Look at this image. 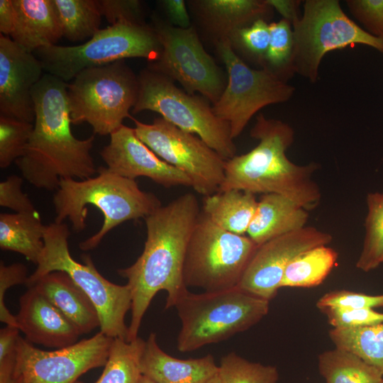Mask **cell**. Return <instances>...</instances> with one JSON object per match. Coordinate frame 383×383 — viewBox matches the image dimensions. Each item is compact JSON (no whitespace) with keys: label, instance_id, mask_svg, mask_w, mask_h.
I'll return each mask as SVG.
<instances>
[{"label":"cell","instance_id":"34","mask_svg":"<svg viewBox=\"0 0 383 383\" xmlns=\"http://www.w3.org/2000/svg\"><path fill=\"white\" fill-rule=\"evenodd\" d=\"M33 124L0 115V167L5 169L23 155Z\"/></svg>","mask_w":383,"mask_h":383},{"label":"cell","instance_id":"36","mask_svg":"<svg viewBox=\"0 0 383 383\" xmlns=\"http://www.w3.org/2000/svg\"><path fill=\"white\" fill-rule=\"evenodd\" d=\"M319 309L333 328H357L383 322V313L373 309L328 306Z\"/></svg>","mask_w":383,"mask_h":383},{"label":"cell","instance_id":"35","mask_svg":"<svg viewBox=\"0 0 383 383\" xmlns=\"http://www.w3.org/2000/svg\"><path fill=\"white\" fill-rule=\"evenodd\" d=\"M270 31L269 47L263 61L268 65L266 69L282 77V71L287 70V72H291L290 65L294 48L292 23L282 18L278 22L270 23Z\"/></svg>","mask_w":383,"mask_h":383},{"label":"cell","instance_id":"19","mask_svg":"<svg viewBox=\"0 0 383 383\" xmlns=\"http://www.w3.org/2000/svg\"><path fill=\"white\" fill-rule=\"evenodd\" d=\"M28 288L20 298L16 316L18 328L26 340L58 349L77 343L81 334L75 326L33 287Z\"/></svg>","mask_w":383,"mask_h":383},{"label":"cell","instance_id":"11","mask_svg":"<svg viewBox=\"0 0 383 383\" xmlns=\"http://www.w3.org/2000/svg\"><path fill=\"white\" fill-rule=\"evenodd\" d=\"M138 84L134 113L157 112L177 128L199 137L225 160L236 155L228 124L204 100L184 91L172 79L150 69L141 72Z\"/></svg>","mask_w":383,"mask_h":383},{"label":"cell","instance_id":"25","mask_svg":"<svg viewBox=\"0 0 383 383\" xmlns=\"http://www.w3.org/2000/svg\"><path fill=\"white\" fill-rule=\"evenodd\" d=\"M257 205L254 194L228 189L204 196L202 212L221 228L243 235L255 215Z\"/></svg>","mask_w":383,"mask_h":383},{"label":"cell","instance_id":"14","mask_svg":"<svg viewBox=\"0 0 383 383\" xmlns=\"http://www.w3.org/2000/svg\"><path fill=\"white\" fill-rule=\"evenodd\" d=\"M152 28L162 50L150 70L178 81L188 94L199 92L216 103L226 87L223 77L194 28H179L156 18Z\"/></svg>","mask_w":383,"mask_h":383},{"label":"cell","instance_id":"38","mask_svg":"<svg viewBox=\"0 0 383 383\" xmlns=\"http://www.w3.org/2000/svg\"><path fill=\"white\" fill-rule=\"evenodd\" d=\"M346 4L365 30L383 38V0H347Z\"/></svg>","mask_w":383,"mask_h":383},{"label":"cell","instance_id":"29","mask_svg":"<svg viewBox=\"0 0 383 383\" xmlns=\"http://www.w3.org/2000/svg\"><path fill=\"white\" fill-rule=\"evenodd\" d=\"M62 35L72 42L92 38L99 30L101 11L99 0H52Z\"/></svg>","mask_w":383,"mask_h":383},{"label":"cell","instance_id":"26","mask_svg":"<svg viewBox=\"0 0 383 383\" xmlns=\"http://www.w3.org/2000/svg\"><path fill=\"white\" fill-rule=\"evenodd\" d=\"M45 226L38 211L0 214V248L37 265L44 248Z\"/></svg>","mask_w":383,"mask_h":383},{"label":"cell","instance_id":"41","mask_svg":"<svg viewBox=\"0 0 383 383\" xmlns=\"http://www.w3.org/2000/svg\"><path fill=\"white\" fill-rule=\"evenodd\" d=\"M26 267L21 263L6 265L0 263V321L18 328L16 316L10 313L4 303L6 291L12 286L25 284L28 279Z\"/></svg>","mask_w":383,"mask_h":383},{"label":"cell","instance_id":"39","mask_svg":"<svg viewBox=\"0 0 383 383\" xmlns=\"http://www.w3.org/2000/svg\"><path fill=\"white\" fill-rule=\"evenodd\" d=\"M316 306L318 309L337 306L374 309L383 307V294L370 295L346 290L333 291L322 296Z\"/></svg>","mask_w":383,"mask_h":383},{"label":"cell","instance_id":"20","mask_svg":"<svg viewBox=\"0 0 383 383\" xmlns=\"http://www.w3.org/2000/svg\"><path fill=\"white\" fill-rule=\"evenodd\" d=\"M140 372L157 383H208L218 374V365L212 355L182 360L167 354L151 333L142 351Z\"/></svg>","mask_w":383,"mask_h":383},{"label":"cell","instance_id":"12","mask_svg":"<svg viewBox=\"0 0 383 383\" xmlns=\"http://www.w3.org/2000/svg\"><path fill=\"white\" fill-rule=\"evenodd\" d=\"M216 48L226 67L228 82L212 109L228 124L233 140L259 110L289 101L295 88L266 68L249 67L235 54L228 39L218 40Z\"/></svg>","mask_w":383,"mask_h":383},{"label":"cell","instance_id":"31","mask_svg":"<svg viewBox=\"0 0 383 383\" xmlns=\"http://www.w3.org/2000/svg\"><path fill=\"white\" fill-rule=\"evenodd\" d=\"M144 344L139 336L132 341L113 338L103 372L94 383H138Z\"/></svg>","mask_w":383,"mask_h":383},{"label":"cell","instance_id":"32","mask_svg":"<svg viewBox=\"0 0 383 383\" xmlns=\"http://www.w3.org/2000/svg\"><path fill=\"white\" fill-rule=\"evenodd\" d=\"M366 202L365 235L356 267L367 272L381 264L383 255V193H369Z\"/></svg>","mask_w":383,"mask_h":383},{"label":"cell","instance_id":"49","mask_svg":"<svg viewBox=\"0 0 383 383\" xmlns=\"http://www.w3.org/2000/svg\"><path fill=\"white\" fill-rule=\"evenodd\" d=\"M382 262H383V255H382V256L381 257V263H382Z\"/></svg>","mask_w":383,"mask_h":383},{"label":"cell","instance_id":"24","mask_svg":"<svg viewBox=\"0 0 383 383\" xmlns=\"http://www.w3.org/2000/svg\"><path fill=\"white\" fill-rule=\"evenodd\" d=\"M308 211L291 199L277 194H263L248 229L257 245L306 226Z\"/></svg>","mask_w":383,"mask_h":383},{"label":"cell","instance_id":"33","mask_svg":"<svg viewBox=\"0 0 383 383\" xmlns=\"http://www.w3.org/2000/svg\"><path fill=\"white\" fill-rule=\"evenodd\" d=\"M221 383H277L276 367L250 362L234 352L224 355L218 365Z\"/></svg>","mask_w":383,"mask_h":383},{"label":"cell","instance_id":"5","mask_svg":"<svg viewBox=\"0 0 383 383\" xmlns=\"http://www.w3.org/2000/svg\"><path fill=\"white\" fill-rule=\"evenodd\" d=\"M69 235L68 226L64 222L45 226L44 248L26 286L30 287L50 272H65L94 305L99 318L100 331L110 338L127 340L128 326L126 325L125 316L131 309L130 287L128 284L118 285L107 280L98 272L88 255L82 256L84 264L73 259L68 247Z\"/></svg>","mask_w":383,"mask_h":383},{"label":"cell","instance_id":"15","mask_svg":"<svg viewBox=\"0 0 383 383\" xmlns=\"http://www.w3.org/2000/svg\"><path fill=\"white\" fill-rule=\"evenodd\" d=\"M113 339L99 331L72 345L47 351L20 336L18 374L23 383H75L87 371L106 365Z\"/></svg>","mask_w":383,"mask_h":383},{"label":"cell","instance_id":"13","mask_svg":"<svg viewBox=\"0 0 383 383\" xmlns=\"http://www.w3.org/2000/svg\"><path fill=\"white\" fill-rule=\"evenodd\" d=\"M132 120L138 138L162 160L184 172L196 192L206 196L218 192L226 160L199 137L162 117L151 124Z\"/></svg>","mask_w":383,"mask_h":383},{"label":"cell","instance_id":"1","mask_svg":"<svg viewBox=\"0 0 383 383\" xmlns=\"http://www.w3.org/2000/svg\"><path fill=\"white\" fill-rule=\"evenodd\" d=\"M200 213L196 196L187 193L144 218L147 238L142 254L133 265L118 270L128 280L132 294L127 341L138 337L143 316L158 292L167 294L165 309L175 306L189 292L183 280V266Z\"/></svg>","mask_w":383,"mask_h":383},{"label":"cell","instance_id":"17","mask_svg":"<svg viewBox=\"0 0 383 383\" xmlns=\"http://www.w3.org/2000/svg\"><path fill=\"white\" fill-rule=\"evenodd\" d=\"M99 154L110 172L135 180L148 177L165 187H192L182 171L160 158L136 135L134 128L121 126L111 135Z\"/></svg>","mask_w":383,"mask_h":383},{"label":"cell","instance_id":"22","mask_svg":"<svg viewBox=\"0 0 383 383\" xmlns=\"http://www.w3.org/2000/svg\"><path fill=\"white\" fill-rule=\"evenodd\" d=\"M30 287H33L57 308L75 326L81 335L89 333L99 327V315L91 299L65 272H50Z\"/></svg>","mask_w":383,"mask_h":383},{"label":"cell","instance_id":"47","mask_svg":"<svg viewBox=\"0 0 383 383\" xmlns=\"http://www.w3.org/2000/svg\"><path fill=\"white\" fill-rule=\"evenodd\" d=\"M138 383H157L145 375L141 374Z\"/></svg>","mask_w":383,"mask_h":383},{"label":"cell","instance_id":"18","mask_svg":"<svg viewBox=\"0 0 383 383\" xmlns=\"http://www.w3.org/2000/svg\"><path fill=\"white\" fill-rule=\"evenodd\" d=\"M40 61L0 35V113L1 116L34 122L32 89L43 77Z\"/></svg>","mask_w":383,"mask_h":383},{"label":"cell","instance_id":"27","mask_svg":"<svg viewBox=\"0 0 383 383\" xmlns=\"http://www.w3.org/2000/svg\"><path fill=\"white\" fill-rule=\"evenodd\" d=\"M318 370L326 383H380L383 375L356 354L335 348L318 356Z\"/></svg>","mask_w":383,"mask_h":383},{"label":"cell","instance_id":"50","mask_svg":"<svg viewBox=\"0 0 383 383\" xmlns=\"http://www.w3.org/2000/svg\"><path fill=\"white\" fill-rule=\"evenodd\" d=\"M380 383H383V380Z\"/></svg>","mask_w":383,"mask_h":383},{"label":"cell","instance_id":"45","mask_svg":"<svg viewBox=\"0 0 383 383\" xmlns=\"http://www.w3.org/2000/svg\"><path fill=\"white\" fill-rule=\"evenodd\" d=\"M16 18L13 0H0V32L4 35H11Z\"/></svg>","mask_w":383,"mask_h":383},{"label":"cell","instance_id":"44","mask_svg":"<svg viewBox=\"0 0 383 383\" xmlns=\"http://www.w3.org/2000/svg\"><path fill=\"white\" fill-rule=\"evenodd\" d=\"M162 4L174 26L183 29L191 27L189 13L183 0H165Z\"/></svg>","mask_w":383,"mask_h":383},{"label":"cell","instance_id":"16","mask_svg":"<svg viewBox=\"0 0 383 383\" xmlns=\"http://www.w3.org/2000/svg\"><path fill=\"white\" fill-rule=\"evenodd\" d=\"M333 237L313 226L273 238L257 247L238 285L241 289L270 301L281 288L286 268L301 253L328 245Z\"/></svg>","mask_w":383,"mask_h":383},{"label":"cell","instance_id":"8","mask_svg":"<svg viewBox=\"0 0 383 383\" xmlns=\"http://www.w3.org/2000/svg\"><path fill=\"white\" fill-rule=\"evenodd\" d=\"M292 25L291 72L311 83L318 80L321 62L331 51L364 45L383 54V38L370 34L351 20L338 0L305 1L302 14Z\"/></svg>","mask_w":383,"mask_h":383},{"label":"cell","instance_id":"3","mask_svg":"<svg viewBox=\"0 0 383 383\" xmlns=\"http://www.w3.org/2000/svg\"><path fill=\"white\" fill-rule=\"evenodd\" d=\"M258 140L248 152L226 160L224 179L218 192L238 189L255 194L285 196L309 211L320 202L321 194L313 173L316 162L299 165L287 156L294 131L287 123L260 113L250 131Z\"/></svg>","mask_w":383,"mask_h":383},{"label":"cell","instance_id":"10","mask_svg":"<svg viewBox=\"0 0 383 383\" xmlns=\"http://www.w3.org/2000/svg\"><path fill=\"white\" fill-rule=\"evenodd\" d=\"M257 247L248 236L221 228L201 212L187 248L184 284L207 292L237 287Z\"/></svg>","mask_w":383,"mask_h":383},{"label":"cell","instance_id":"43","mask_svg":"<svg viewBox=\"0 0 383 383\" xmlns=\"http://www.w3.org/2000/svg\"><path fill=\"white\" fill-rule=\"evenodd\" d=\"M23 179L17 175H10L0 183V206L16 213L37 211L28 195L22 190Z\"/></svg>","mask_w":383,"mask_h":383},{"label":"cell","instance_id":"4","mask_svg":"<svg viewBox=\"0 0 383 383\" xmlns=\"http://www.w3.org/2000/svg\"><path fill=\"white\" fill-rule=\"evenodd\" d=\"M52 201L55 222L63 223L67 218L77 233L86 227L87 206H94L103 214L100 230L80 243L79 248L84 251L96 248L121 223L145 218L162 206L155 194L141 190L135 180L113 174L102 166L96 175L88 179H61Z\"/></svg>","mask_w":383,"mask_h":383},{"label":"cell","instance_id":"40","mask_svg":"<svg viewBox=\"0 0 383 383\" xmlns=\"http://www.w3.org/2000/svg\"><path fill=\"white\" fill-rule=\"evenodd\" d=\"M270 39V24L264 19H258L240 30L232 40L240 43L249 53L264 60Z\"/></svg>","mask_w":383,"mask_h":383},{"label":"cell","instance_id":"23","mask_svg":"<svg viewBox=\"0 0 383 383\" xmlns=\"http://www.w3.org/2000/svg\"><path fill=\"white\" fill-rule=\"evenodd\" d=\"M192 4L218 41L228 39L231 42L240 30L263 19L272 9L266 0H199Z\"/></svg>","mask_w":383,"mask_h":383},{"label":"cell","instance_id":"28","mask_svg":"<svg viewBox=\"0 0 383 383\" xmlns=\"http://www.w3.org/2000/svg\"><path fill=\"white\" fill-rule=\"evenodd\" d=\"M338 259V252L328 245H320L296 256L285 270L282 287H313L321 284Z\"/></svg>","mask_w":383,"mask_h":383},{"label":"cell","instance_id":"37","mask_svg":"<svg viewBox=\"0 0 383 383\" xmlns=\"http://www.w3.org/2000/svg\"><path fill=\"white\" fill-rule=\"evenodd\" d=\"M19 331L9 325L0 330V383H23L18 372Z\"/></svg>","mask_w":383,"mask_h":383},{"label":"cell","instance_id":"48","mask_svg":"<svg viewBox=\"0 0 383 383\" xmlns=\"http://www.w3.org/2000/svg\"><path fill=\"white\" fill-rule=\"evenodd\" d=\"M208 383H221L218 374L211 379Z\"/></svg>","mask_w":383,"mask_h":383},{"label":"cell","instance_id":"9","mask_svg":"<svg viewBox=\"0 0 383 383\" xmlns=\"http://www.w3.org/2000/svg\"><path fill=\"white\" fill-rule=\"evenodd\" d=\"M138 77L124 60L79 72L67 84L72 123H89L94 134L111 135L123 126L135 106Z\"/></svg>","mask_w":383,"mask_h":383},{"label":"cell","instance_id":"46","mask_svg":"<svg viewBox=\"0 0 383 383\" xmlns=\"http://www.w3.org/2000/svg\"><path fill=\"white\" fill-rule=\"evenodd\" d=\"M267 3L274 9H276L282 16L283 18L292 22L299 16L298 8L300 4L299 1H281V0H266Z\"/></svg>","mask_w":383,"mask_h":383},{"label":"cell","instance_id":"7","mask_svg":"<svg viewBox=\"0 0 383 383\" xmlns=\"http://www.w3.org/2000/svg\"><path fill=\"white\" fill-rule=\"evenodd\" d=\"M161 45L152 27L118 22L100 29L87 42L75 46L57 45L35 50L46 73L68 83L82 70L130 57L155 62Z\"/></svg>","mask_w":383,"mask_h":383},{"label":"cell","instance_id":"30","mask_svg":"<svg viewBox=\"0 0 383 383\" xmlns=\"http://www.w3.org/2000/svg\"><path fill=\"white\" fill-rule=\"evenodd\" d=\"M329 337L335 348L356 354L383 375V322L357 328H333Z\"/></svg>","mask_w":383,"mask_h":383},{"label":"cell","instance_id":"42","mask_svg":"<svg viewBox=\"0 0 383 383\" xmlns=\"http://www.w3.org/2000/svg\"><path fill=\"white\" fill-rule=\"evenodd\" d=\"M101 11L110 25L118 22L144 23L143 9L138 0H99Z\"/></svg>","mask_w":383,"mask_h":383},{"label":"cell","instance_id":"2","mask_svg":"<svg viewBox=\"0 0 383 383\" xmlns=\"http://www.w3.org/2000/svg\"><path fill=\"white\" fill-rule=\"evenodd\" d=\"M67 84L45 73L32 89L33 129L16 163L23 177L39 189L56 191L61 179L82 180L98 172L91 155L94 135L79 140L72 133Z\"/></svg>","mask_w":383,"mask_h":383},{"label":"cell","instance_id":"6","mask_svg":"<svg viewBox=\"0 0 383 383\" xmlns=\"http://www.w3.org/2000/svg\"><path fill=\"white\" fill-rule=\"evenodd\" d=\"M269 306L270 301L238 286L201 294L188 292L174 306L182 324L177 349L192 352L226 340L257 323L267 314Z\"/></svg>","mask_w":383,"mask_h":383},{"label":"cell","instance_id":"21","mask_svg":"<svg viewBox=\"0 0 383 383\" xmlns=\"http://www.w3.org/2000/svg\"><path fill=\"white\" fill-rule=\"evenodd\" d=\"M15 24L11 38L24 50L55 45L62 31L52 0H13Z\"/></svg>","mask_w":383,"mask_h":383}]
</instances>
